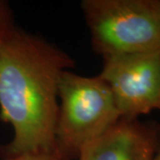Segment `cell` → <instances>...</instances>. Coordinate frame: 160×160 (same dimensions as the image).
<instances>
[{"instance_id":"obj_7","label":"cell","mask_w":160,"mask_h":160,"mask_svg":"<svg viewBox=\"0 0 160 160\" xmlns=\"http://www.w3.org/2000/svg\"><path fill=\"white\" fill-rule=\"evenodd\" d=\"M12 28H14V26L12 22L9 9L5 3L0 1V39Z\"/></svg>"},{"instance_id":"obj_2","label":"cell","mask_w":160,"mask_h":160,"mask_svg":"<svg viewBox=\"0 0 160 160\" xmlns=\"http://www.w3.org/2000/svg\"><path fill=\"white\" fill-rule=\"evenodd\" d=\"M55 149L69 160L121 118L112 92L99 76L64 71L59 81Z\"/></svg>"},{"instance_id":"obj_3","label":"cell","mask_w":160,"mask_h":160,"mask_svg":"<svg viewBox=\"0 0 160 160\" xmlns=\"http://www.w3.org/2000/svg\"><path fill=\"white\" fill-rule=\"evenodd\" d=\"M81 7L102 57L160 50L158 0H85Z\"/></svg>"},{"instance_id":"obj_5","label":"cell","mask_w":160,"mask_h":160,"mask_svg":"<svg viewBox=\"0 0 160 160\" xmlns=\"http://www.w3.org/2000/svg\"><path fill=\"white\" fill-rule=\"evenodd\" d=\"M160 126L120 118L86 144L78 160H152L158 144Z\"/></svg>"},{"instance_id":"obj_4","label":"cell","mask_w":160,"mask_h":160,"mask_svg":"<svg viewBox=\"0 0 160 160\" xmlns=\"http://www.w3.org/2000/svg\"><path fill=\"white\" fill-rule=\"evenodd\" d=\"M99 77L114 97L121 118L137 119L160 103V50L103 56Z\"/></svg>"},{"instance_id":"obj_6","label":"cell","mask_w":160,"mask_h":160,"mask_svg":"<svg viewBox=\"0 0 160 160\" xmlns=\"http://www.w3.org/2000/svg\"><path fill=\"white\" fill-rule=\"evenodd\" d=\"M2 160H69L60 154L56 149L49 151H39L34 153H27L12 157L6 158Z\"/></svg>"},{"instance_id":"obj_8","label":"cell","mask_w":160,"mask_h":160,"mask_svg":"<svg viewBox=\"0 0 160 160\" xmlns=\"http://www.w3.org/2000/svg\"><path fill=\"white\" fill-rule=\"evenodd\" d=\"M152 160H160V129H159V135H158V148L156 150L154 157Z\"/></svg>"},{"instance_id":"obj_9","label":"cell","mask_w":160,"mask_h":160,"mask_svg":"<svg viewBox=\"0 0 160 160\" xmlns=\"http://www.w3.org/2000/svg\"><path fill=\"white\" fill-rule=\"evenodd\" d=\"M158 109H160V103H159V106H158Z\"/></svg>"},{"instance_id":"obj_1","label":"cell","mask_w":160,"mask_h":160,"mask_svg":"<svg viewBox=\"0 0 160 160\" xmlns=\"http://www.w3.org/2000/svg\"><path fill=\"white\" fill-rule=\"evenodd\" d=\"M73 65L66 52L15 27L0 39V118L13 130L4 158L55 149L59 81Z\"/></svg>"}]
</instances>
